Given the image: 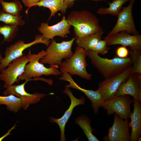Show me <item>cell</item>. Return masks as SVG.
Segmentation results:
<instances>
[{
    "label": "cell",
    "mask_w": 141,
    "mask_h": 141,
    "mask_svg": "<svg viewBox=\"0 0 141 141\" xmlns=\"http://www.w3.org/2000/svg\"><path fill=\"white\" fill-rule=\"evenodd\" d=\"M22 17L21 16H16L3 10L0 11V21L7 25H14L22 26L25 23Z\"/></svg>",
    "instance_id": "484cf974"
},
{
    "label": "cell",
    "mask_w": 141,
    "mask_h": 141,
    "mask_svg": "<svg viewBox=\"0 0 141 141\" xmlns=\"http://www.w3.org/2000/svg\"><path fill=\"white\" fill-rule=\"evenodd\" d=\"M91 121L85 115H81L77 118L75 123L82 128L89 141L99 140L92 134L93 130L91 125Z\"/></svg>",
    "instance_id": "7402d4cb"
},
{
    "label": "cell",
    "mask_w": 141,
    "mask_h": 141,
    "mask_svg": "<svg viewBox=\"0 0 141 141\" xmlns=\"http://www.w3.org/2000/svg\"><path fill=\"white\" fill-rule=\"evenodd\" d=\"M104 33L103 31L90 34L81 38L75 39L77 46L83 48L86 51L91 50L101 39Z\"/></svg>",
    "instance_id": "ffe728a7"
},
{
    "label": "cell",
    "mask_w": 141,
    "mask_h": 141,
    "mask_svg": "<svg viewBox=\"0 0 141 141\" xmlns=\"http://www.w3.org/2000/svg\"><path fill=\"white\" fill-rule=\"evenodd\" d=\"M42 0H21L22 1L25 5L28 7L25 11L27 14L28 9L31 7L35 6V5Z\"/></svg>",
    "instance_id": "f546056e"
},
{
    "label": "cell",
    "mask_w": 141,
    "mask_h": 141,
    "mask_svg": "<svg viewBox=\"0 0 141 141\" xmlns=\"http://www.w3.org/2000/svg\"><path fill=\"white\" fill-rule=\"evenodd\" d=\"M75 39V38H73L69 40L61 43L57 42L55 39L51 40L45 51L46 54L40 62L58 68L63 60L68 59L73 55L72 48Z\"/></svg>",
    "instance_id": "5b68a950"
},
{
    "label": "cell",
    "mask_w": 141,
    "mask_h": 141,
    "mask_svg": "<svg viewBox=\"0 0 141 141\" xmlns=\"http://www.w3.org/2000/svg\"><path fill=\"white\" fill-rule=\"evenodd\" d=\"M59 79L61 80L67 81L69 83V84L66 85L65 87L77 89L84 93L91 102L94 113L95 114L98 113L103 101L102 95L99 91L97 90L93 91L86 89L80 87L74 81L71 76L66 73L62 74Z\"/></svg>",
    "instance_id": "2e32d148"
},
{
    "label": "cell",
    "mask_w": 141,
    "mask_h": 141,
    "mask_svg": "<svg viewBox=\"0 0 141 141\" xmlns=\"http://www.w3.org/2000/svg\"><path fill=\"white\" fill-rule=\"evenodd\" d=\"M1 1H2V0H0V4L1 2Z\"/></svg>",
    "instance_id": "e575fe53"
},
{
    "label": "cell",
    "mask_w": 141,
    "mask_h": 141,
    "mask_svg": "<svg viewBox=\"0 0 141 141\" xmlns=\"http://www.w3.org/2000/svg\"><path fill=\"white\" fill-rule=\"evenodd\" d=\"M125 95H131L141 102V74L131 73L127 79L120 85L115 96Z\"/></svg>",
    "instance_id": "9a60e30c"
},
{
    "label": "cell",
    "mask_w": 141,
    "mask_h": 141,
    "mask_svg": "<svg viewBox=\"0 0 141 141\" xmlns=\"http://www.w3.org/2000/svg\"><path fill=\"white\" fill-rule=\"evenodd\" d=\"M110 48V47L107 45L105 40L101 39L91 49V50L95 52L98 54L104 55L108 52Z\"/></svg>",
    "instance_id": "83f0119b"
},
{
    "label": "cell",
    "mask_w": 141,
    "mask_h": 141,
    "mask_svg": "<svg viewBox=\"0 0 141 141\" xmlns=\"http://www.w3.org/2000/svg\"><path fill=\"white\" fill-rule=\"evenodd\" d=\"M16 126V125H15L12 128L9 129L8 132L3 136L0 137V141H1L3 139L5 138L8 136L10 134L11 132L14 129Z\"/></svg>",
    "instance_id": "4dcf8cb0"
},
{
    "label": "cell",
    "mask_w": 141,
    "mask_h": 141,
    "mask_svg": "<svg viewBox=\"0 0 141 141\" xmlns=\"http://www.w3.org/2000/svg\"><path fill=\"white\" fill-rule=\"evenodd\" d=\"M128 119L121 118L114 114V121L112 126L108 129V134L104 136L105 141H130Z\"/></svg>",
    "instance_id": "7c38bea8"
},
{
    "label": "cell",
    "mask_w": 141,
    "mask_h": 141,
    "mask_svg": "<svg viewBox=\"0 0 141 141\" xmlns=\"http://www.w3.org/2000/svg\"><path fill=\"white\" fill-rule=\"evenodd\" d=\"M2 58V57L1 54V53H0V61L1 60V59Z\"/></svg>",
    "instance_id": "836d02e7"
},
{
    "label": "cell",
    "mask_w": 141,
    "mask_h": 141,
    "mask_svg": "<svg viewBox=\"0 0 141 141\" xmlns=\"http://www.w3.org/2000/svg\"><path fill=\"white\" fill-rule=\"evenodd\" d=\"M129 53L132 62L131 74H141V51L131 50Z\"/></svg>",
    "instance_id": "4316f807"
},
{
    "label": "cell",
    "mask_w": 141,
    "mask_h": 141,
    "mask_svg": "<svg viewBox=\"0 0 141 141\" xmlns=\"http://www.w3.org/2000/svg\"><path fill=\"white\" fill-rule=\"evenodd\" d=\"M46 54V52L44 50L36 54H32L30 51L27 55L29 61L26 65L23 72L18 78L19 80L32 81V79L33 78L34 80H41L49 84L50 82V79L42 78L39 77L42 75L58 76L61 75L62 73L58 67L50 66L48 68L39 61Z\"/></svg>",
    "instance_id": "7a4b0ae2"
},
{
    "label": "cell",
    "mask_w": 141,
    "mask_h": 141,
    "mask_svg": "<svg viewBox=\"0 0 141 141\" xmlns=\"http://www.w3.org/2000/svg\"><path fill=\"white\" fill-rule=\"evenodd\" d=\"M108 46L120 45L129 47L131 50L141 51V35H133L125 31L120 32L104 38Z\"/></svg>",
    "instance_id": "4fadbf2b"
},
{
    "label": "cell",
    "mask_w": 141,
    "mask_h": 141,
    "mask_svg": "<svg viewBox=\"0 0 141 141\" xmlns=\"http://www.w3.org/2000/svg\"><path fill=\"white\" fill-rule=\"evenodd\" d=\"M131 66L118 74L105 79L99 83L97 90L101 94L103 101H107L115 96L120 85L127 79L131 74Z\"/></svg>",
    "instance_id": "9c48e42d"
},
{
    "label": "cell",
    "mask_w": 141,
    "mask_h": 141,
    "mask_svg": "<svg viewBox=\"0 0 141 141\" xmlns=\"http://www.w3.org/2000/svg\"><path fill=\"white\" fill-rule=\"evenodd\" d=\"M28 81V80H26L20 84L10 86L3 92L4 96L13 95L20 98L21 100L22 108L25 110H26L30 105L39 102L41 99L45 96L54 94L52 93L45 94L38 92L33 94L27 92L25 90V86Z\"/></svg>",
    "instance_id": "8fae6325"
},
{
    "label": "cell",
    "mask_w": 141,
    "mask_h": 141,
    "mask_svg": "<svg viewBox=\"0 0 141 141\" xmlns=\"http://www.w3.org/2000/svg\"><path fill=\"white\" fill-rule=\"evenodd\" d=\"M18 30V26L16 25H0V33L4 37L2 43L11 41L16 36Z\"/></svg>",
    "instance_id": "cb8c5ba5"
},
{
    "label": "cell",
    "mask_w": 141,
    "mask_h": 141,
    "mask_svg": "<svg viewBox=\"0 0 141 141\" xmlns=\"http://www.w3.org/2000/svg\"><path fill=\"white\" fill-rule=\"evenodd\" d=\"M129 52L126 47L121 46L118 48L116 51V54L117 57L125 58L128 57Z\"/></svg>",
    "instance_id": "f1b7e54d"
},
{
    "label": "cell",
    "mask_w": 141,
    "mask_h": 141,
    "mask_svg": "<svg viewBox=\"0 0 141 141\" xmlns=\"http://www.w3.org/2000/svg\"><path fill=\"white\" fill-rule=\"evenodd\" d=\"M29 61L27 55H23L14 60L6 68L1 71L0 80L4 82V88L20 81L18 78L23 72Z\"/></svg>",
    "instance_id": "30bf717a"
},
{
    "label": "cell",
    "mask_w": 141,
    "mask_h": 141,
    "mask_svg": "<svg viewBox=\"0 0 141 141\" xmlns=\"http://www.w3.org/2000/svg\"><path fill=\"white\" fill-rule=\"evenodd\" d=\"M71 26L63 16L60 21L52 26H49L48 23L42 22L38 29L44 37L52 40L56 36L64 38L70 33Z\"/></svg>",
    "instance_id": "e0dca14e"
},
{
    "label": "cell",
    "mask_w": 141,
    "mask_h": 141,
    "mask_svg": "<svg viewBox=\"0 0 141 141\" xmlns=\"http://www.w3.org/2000/svg\"><path fill=\"white\" fill-rule=\"evenodd\" d=\"M0 4L3 11L16 16H21L22 7L19 1L14 0L11 2H8L2 0Z\"/></svg>",
    "instance_id": "d4e9b609"
},
{
    "label": "cell",
    "mask_w": 141,
    "mask_h": 141,
    "mask_svg": "<svg viewBox=\"0 0 141 141\" xmlns=\"http://www.w3.org/2000/svg\"><path fill=\"white\" fill-rule=\"evenodd\" d=\"M50 40L44 37L42 35H37L33 41L26 43L23 40H19L6 48L4 57L0 61V71L6 68L15 60L23 56V52L26 49L37 44L42 43L48 46Z\"/></svg>",
    "instance_id": "8992f818"
},
{
    "label": "cell",
    "mask_w": 141,
    "mask_h": 141,
    "mask_svg": "<svg viewBox=\"0 0 141 141\" xmlns=\"http://www.w3.org/2000/svg\"><path fill=\"white\" fill-rule=\"evenodd\" d=\"M131 0H112L108 2V7H101L97 10V13L99 15L109 14L117 16L121 10L123 5Z\"/></svg>",
    "instance_id": "44dd1931"
},
{
    "label": "cell",
    "mask_w": 141,
    "mask_h": 141,
    "mask_svg": "<svg viewBox=\"0 0 141 141\" xmlns=\"http://www.w3.org/2000/svg\"><path fill=\"white\" fill-rule=\"evenodd\" d=\"M63 92L67 95L70 100L71 103L69 108L60 118L56 119L52 117L50 118V122L57 123L59 127L61 132V141H65L66 138L64 134L65 126L71 115L74 108L78 105L84 104L85 100V97L83 96L79 98L75 97L69 88L65 87Z\"/></svg>",
    "instance_id": "5bb4252c"
},
{
    "label": "cell",
    "mask_w": 141,
    "mask_h": 141,
    "mask_svg": "<svg viewBox=\"0 0 141 141\" xmlns=\"http://www.w3.org/2000/svg\"><path fill=\"white\" fill-rule=\"evenodd\" d=\"M77 0H64L65 2L69 4L72 7L74 4V1ZM90 0L96 2H101L104 1L105 0Z\"/></svg>",
    "instance_id": "1f68e13d"
},
{
    "label": "cell",
    "mask_w": 141,
    "mask_h": 141,
    "mask_svg": "<svg viewBox=\"0 0 141 141\" xmlns=\"http://www.w3.org/2000/svg\"><path fill=\"white\" fill-rule=\"evenodd\" d=\"M87 56L92 64L105 79L118 74L132 65V61L130 57L125 58L116 57L109 59L102 57L91 50L87 51Z\"/></svg>",
    "instance_id": "3957f363"
},
{
    "label": "cell",
    "mask_w": 141,
    "mask_h": 141,
    "mask_svg": "<svg viewBox=\"0 0 141 141\" xmlns=\"http://www.w3.org/2000/svg\"><path fill=\"white\" fill-rule=\"evenodd\" d=\"M141 141V137H139L137 141Z\"/></svg>",
    "instance_id": "d6a6232c"
},
{
    "label": "cell",
    "mask_w": 141,
    "mask_h": 141,
    "mask_svg": "<svg viewBox=\"0 0 141 141\" xmlns=\"http://www.w3.org/2000/svg\"><path fill=\"white\" fill-rule=\"evenodd\" d=\"M5 105L9 110L17 113L22 108L21 99L15 95L0 96V105Z\"/></svg>",
    "instance_id": "603a6c76"
},
{
    "label": "cell",
    "mask_w": 141,
    "mask_h": 141,
    "mask_svg": "<svg viewBox=\"0 0 141 141\" xmlns=\"http://www.w3.org/2000/svg\"><path fill=\"white\" fill-rule=\"evenodd\" d=\"M66 20L73 27L75 39L103 31L97 17L88 10L73 11Z\"/></svg>",
    "instance_id": "6da1fadb"
},
{
    "label": "cell",
    "mask_w": 141,
    "mask_h": 141,
    "mask_svg": "<svg viewBox=\"0 0 141 141\" xmlns=\"http://www.w3.org/2000/svg\"><path fill=\"white\" fill-rule=\"evenodd\" d=\"M43 7L49 8L51 14L48 20H49L58 11H61L65 14L67 9L72 6L66 3L64 0H42L36 4L35 6Z\"/></svg>",
    "instance_id": "d6986e66"
},
{
    "label": "cell",
    "mask_w": 141,
    "mask_h": 141,
    "mask_svg": "<svg viewBox=\"0 0 141 141\" xmlns=\"http://www.w3.org/2000/svg\"><path fill=\"white\" fill-rule=\"evenodd\" d=\"M136 0H131L126 7H122L118 15L116 22L106 36H110L125 31L133 35L139 34L136 29L133 14L132 8Z\"/></svg>",
    "instance_id": "52a82bcc"
},
{
    "label": "cell",
    "mask_w": 141,
    "mask_h": 141,
    "mask_svg": "<svg viewBox=\"0 0 141 141\" xmlns=\"http://www.w3.org/2000/svg\"><path fill=\"white\" fill-rule=\"evenodd\" d=\"M87 51L77 46L74 53L69 58L65 60L60 65L62 74L66 73L70 75H77L86 80L91 79L92 74L87 72L88 64L86 61Z\"/></svg>",
    "instance_id": "277c9868"
},
{
    "label": "cell",
    "mask_w": 141,
    "mask_h": 141,
    "mask_svg": "<svg viewBox=\"0 0 141 141\" xmlns=\"http://www.w3.org/2000/svg\"><path fill=\"white\" fill-rule=\"evenodd\" d=\"M132 103V99L129 95H122L103 101L101 107L107 110L108 115L116 114L123 119H128L132 113L131 105Z\"/></svg>",
    "instance_id": "ba28073f"
},
{
    "label": "cell",
    "mask_w": 141,
    "mask_h": 141,
    "mask_svg": "<svg viewBox=\"0 0 141 141\" xmlns=\"http://www.w3.org/2000/svg\"><path fill=\"white\" fill-rule=\"evenodd\" d=\"M133 109L130 118L131 121L129 123L130 127H131L130 141H137L141 136V102L134 99H132Z\"/></svg>",
    "instance_id": "ac0fdd59"
}]
</instances>
